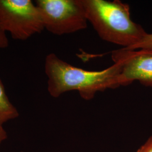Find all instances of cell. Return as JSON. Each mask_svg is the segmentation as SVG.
I'll use <instances>...</instances> for the list:
<instances>
[{
    "instance_id": "obj_2",
    "label": "cell",
    "mask_w": 152,
    "mask_h": 152,
    "mask_svg": "<svg viewBox=\"0 0 152 152\" xmlns=\"http://www.w3.org/2000/svg\"><path fill=\"white\" fill-rule=\"evenodd\" d=\"M88 22L107 42L130 48L147 34L131 18L129 4L119 0H82Z\"/></svg>"
},
{
    "instance_id": "obj_6",
    "label": "cell",
    "mask_w": 152,
    "mask_h": 152,
    "mask_svg": "<svg viewBox=\"0 0 152 152\" xmlns=\"http://www.w3.org/2000/svg\"><path fill=\"white\" fill-rule=\"evenodd\" d=\"M19 115L18 109L9 100L0 79V127H4L6 122L15 119Z\"/></svg>"
},
{
    "instance_id": "obj_10",
    "label": "cell",
    "mask_w": 152,
    "mask_h": 152,
    "mask_svg": "<svg viewBox=\"0 0 152 152\" xmlns=\"http://www.w3.org/2000/svg\"><path fill=\"white\" fill-rule=\"evenodd\" d=\"M7 137V135L4 127H0V146L3 141H5Z\"/></svg>"
},
{
    "instance_id": "obj_8",
    "label": "cell",
    "mask_w": 152,
    "mask_h": 152,
    "mask_svg": "<svg viewBox=\"0 0 152 152\" xmlns=\"http://www.w3.org/2000/svg\"><path fill=\"white\" fill-rule=\"evenodd\" d=\"M9 46V40L6 33L0 26V49H5Z\"/></svg>"
},
{
    "instance_id": "obj_9",
    "label": "cell",
    "mask_w": 152,
    "mask_h": 152,
    "mask_svg": "<svg viewBox=\"0 0 152 152\" xmlns=\"http://www.w3.org/2000/svg\"><path fill=\"white\" fill-rule=\"evenodd\" d=\"M136 152H152V136Z\"/></svg>"
},
{
    "instance_id": "obj_5",
    "label": "cell",
    "mask_w": 152,
    "mask_h": 152,
    "mask_svg": "<svg viewBox=\"0 0 152 152\" xmlns=\"http://www.w3.org/2000/svg\"><path fill=\"white\" fill-rule=\"evenodd\" d=\"M113 61H119L121 71L118 77L121 86L139 81L146 87H152V49L125 50L112 53Z\"/></svg>"
},
{
    "instance_id": "obj_3",
    "label": "cell",
    "mask_w": 152,
    "mask_h": 152,
    "mask_svg": "<svg viewBox=\"0 0 152 152\" xmlns=\"http://www.w3.org/2000/svg\"><path fill=\"white\" fill-rule=\"evenodd\" d=\"M44 28L61 36L87 27V17L82 0H37Z\"/></svg>"
},
{
    "instance_id": "obj_1",
    "label": "cell",
    "mask_w": 152,
    "mask_h": 152,
    "mask_svg": "<svg viewBox=\"0 0 152 152\" xmlns=\"http://www.w3.org/2000/svg\"><path fill=\"white\" fill-rule=\"evenodd\" d=\"M45 72L48 77V90L53 98L71 91H77L81 97L90 100L96 93L120 87L121 71L119 61L102 71H88L71 65L50 53L45 60Z\"/></svg>"
},
{
    "instance_id": "obj_7",
    "label": "cell",
    "mask_w": 152,
    "mask_h": 152,
    "mask_svg": "<svg viewBox=\"0 0 152 152\" xmlns=\"http://www.w3.org/2000/svg\"><path fill=\"white\" fill-rule=\"evenodd\" d=\"M141 49H152V33H147L141 40L132 47L125 50H137Z\"/></svg>"
},
{
    "instance_id": "obj_4",
    "label": "cell",
    "mask_w": 152,
    "mask_h": 152,
    "mask_svg": "<svg viewBox=\"0 0 152 152\" xmlns=\"http://www.w3.org/2000/svg\"><path fill=\"white\" fill-rule=\"evenodd\" d=\"M0 26L20 41L45 29L38 7L31 0H0Z\"/></svg>"
}]
</instances>
